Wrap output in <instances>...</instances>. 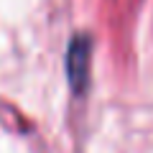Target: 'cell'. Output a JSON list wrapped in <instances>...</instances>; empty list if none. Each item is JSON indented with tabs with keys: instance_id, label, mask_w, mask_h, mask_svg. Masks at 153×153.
<instances>
[{
	"instance_id": "obj_1",
	"label": "cell",
	"mask_w": 153,
	"mask_h": 153,
	"mask_svg": "<svg viewBox=\"0 0 153 153\" xmlns=\"http://www.w3.org/2000/svg\"><path fill=\"white\" fill-rule=\"evenodd\" d=\"M89 61H92V41L84 33H76L66 49V79L74 94H84L89 84Z\"/></svg>"
}]
</instances>
